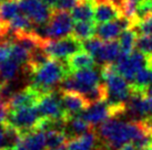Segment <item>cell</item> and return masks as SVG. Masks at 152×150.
<instances>
[{"label":"cell","instance_id":"obj_4","mask_svg":"<svg viewBox=\"0 0 152 150\" xmlns=\"http://www.w3.org/2000/svg\"><path fill=\"white\" fill-rule=\"evenodd\" d=\"M114 64L119 74L123 76L130 84H132L138 71L148 67V56L140 51L134 50L128 56L121 54Z\"/></svg>","mask_w":152,"mask_h":150},{"label":"cell","instance_id":"obj_28","mask_svg":"<svg viewBox=\"0 0 152 150\" xmlns=\"http://www.w3.org/2000/svg\"><path fill=\"white\" fill-rule=\"evenodd\" d=\"M82 44H83V50L87 51L88 53H90L93 58H96V56H97L98 53L100 52L102 45H103V42H102V40H100L99 38L94 37V38H92V39H90V40L83 41Z\"/></svg>","mask_w":152,"mask_h":150},{"label":"cell","instance_id":"obj_22","mask_svg":"<svg viewBox=\"0 0 152 150\" xmlns=\"http://www.w3.org/2000/svg\"><path fill=\"white\" fill-rule=\"evenodd\" d=\"M137 40H138V33L133 28L123 31L121 35L119 37V44L121 48V53L126 56L130 55L135 49Z\"/></svg>","mask_w":152,"mask_h":150},{"label":"cell","instance_id":"obj_23","mask_svg":"<svg viewBox=\"0 0 152 150\" xmlns=\"http://www.w3.org/2000/svg\"><path fill=\"white\" fill-rule=\"evenodd\" d=\"M23 67L17 62L9 58L0 64V79L2 82H13L18 77Z\"/></svg>","mask_w":152,"mask_h":150},{"label":"cell","instance_id":"obj_12","mask_svg":"<svg viewBox=\"0 0 152 150\" xmlns=\"http://www.w3.org/2000/svg\"><path fill=\"white\" fill-rule=\"evenodd\" d=\"M94 17L93 20L96 23L102 25L107 22L118 20L123 17V11L121 7L111 1V0H96Z\"/></svg>","mask_w":152,"mask_h":150},{"label":"cell","instance_id":"obj_33","mask_svg":"<svg viewBox=\"0 0 152 150\" xmlns=\"http://www.w3.org/2000/svg\"><path fill=\"white\" fill-rule=\"evenodd\" d=\"M6 133H7V124H0V149L6 148Z\"/></svg>","mask_w":152,"mask_h":150},{"label":"cell","instance_id":"obj_17","mask_svg":"<svg viewBox=\"0 0 152 150\" xmlns=\"http://www.w3.org/2000/svg\"><path fill=\"white\" fill-rule=\"evenodd\" d=\"M121 48L119 41H108L103 43L101 50L96 56V62L100 63L102 66L106 64H113L121 56Z\"/></svg>","mask_w":152,"mask_h":150},{"label":"cell","instance_id":"obj_41","mask_svg":"<svg viewBox=\"0 0 152 150\" xmlns=\"http://www.w3.org/2000/svg\"><path fill=\"white\" fill-rule=\"evenodd\" d=\"M111 1H113V2H115L118 6L122 7V4H123V1H124V0H111Z\"/></svg>","mask_w":152,"mask_h":150},{"label":"cell","instance_id":"obj_18","mask_svg":"<svg viewBox=\"0 0 152 150\" xmlns=\"http://www.w3.org/2000/svg\"><path fill=\"white\" fill-rule=\"evenodd\" d=\"M96 2V0H78L75 8L71 10L72 19L76 22L91 21L94 17Z\"/></svg>","mask_w":152,"mask_h":150},{"label":"cell","instance_id":"obj_29","mask_svg":"<svg viewBox=\"0 0 152 150\" xmlns=\"http://www.w3.org/2000/svg\"><path fill=\"white\" fill-rule=\"evenodd\" d=\"M135 50L142 52L145 55L152 54V35H141L138 37Z\"/></svg>","mask_w":152,"mask_h":150},{"label":"cell","instance_id":"obj_8","mask_svg":"<svg viewBox=\"0 0 152 150\" xmlns=\"http://www.w3.org/2000/svg\"><path fill=\"white\" fill-rule=\"evenodd\" d=\"M20 9L34 25L48 23L53 12L42 0H20Z\"/></svg>","mask_w":152,"mask_h":150},{"label":"cell","instance_id":"obj_19","mask_svg":"<svg viewBox=\"0 0 152 150\" xmlns=\"http://www.w3.org/2000/svg\"><path fill=\"white\" fill-rule=\"evenodd\" d=\"M97 25L94 21H79L73 25L72 35L79 39L80 41H87L94 38Z\"/></svg>","mask_w":152,"mask_h":150},{"label":"cell","instance_id":"obj_42","mask_svg":"<svg viewBox=\"0 0 152 150\" xmlns=\"http://www.w3.org/2000/svg\"><path fill=\"white\" fill-rule=\"evenodd\" d=\"M0 150H13V148H8V147H6V148H1Z\"/></svg>","mask_w":152,"mask_h":150},{"label":"cell","instance_id":"obj_6","mask_svg":"<svg viewBox=\"0 0 152 150\" xmlns=\"http://www.w3.org/2000/svg\"><path fill=\"white\" fill-rule=\"evenodd\" d=\"M37 108L41 117L51 118L56 120H67L62 106H61L60 92L53 91L49 94L41 96L37 104Z\"/></svg>","mask_w":152,"mask_h":150},{"label":"cell","instance_id":"obj_5","mask_svg":"<svg viewBox=\"0 0 152 150\" xmlns=\"http://www.w3.org/2000/svg\"><path fill=\"white\" fill-rule=\"evenodd\" d=\"M72 21L73 19L68 11L53 10L50 20L47 23L50 41L69 37L73 30Z\"/></svg>","mask_w":152,"mask_h":150},{"label":"cell","instance_id":"obj_38","mask_svg":"<svg viewBox=\"0 0 152 150\" xmlns=\"http://www.w3.org/2000/svg\"><path fill=\"white\" fill-rule=\"evenodd\" d=\"M13 150H28V149H27V148H26V147L21 144V141H20V144H19L18 146L15 147V148H13Z\"/></svg>","mask_w":152,"mask_h":150},{"label":"cell","instance_id":"obj_16","mask_svg":"<svg viewBox=\"0 0 152 150\" xmlns=\"http://www.w3.org/2000/svg\"><path fill=\"white\" fill-rule=\"evenodd\" d=\"M66 62H67L68 69H69L71 74L75 72L81 71V70L93 69L97 64L96 58L85 50L80 51L70 58H68L66 60Z\"/></svg>","mask_w":152,"mask_h":150},{"label":"cell","instance_id":"obj_44","mask_svg":"<svg viewBox=\"0 0 152 150\" xmlns=\"http://www.w3.org/2000/svg\"><path fill=\"white\" fill-rule=\"evenodd\" d=\"M135 1H138V2H139V1H140V0H135Z\"/></svg>","mask_w":152,"mask_h":150},{"label":"cell","instance_id":"obj_25","mask_svg":"<svg viewBox=\"0 0 152 150\" xmlns=\"http://www.w3.org/2000/svg\"><path fill=\"white\" fill-rule=\"evenodd\" d=\"M152 17V0H140L134 12V25H138L142 21Z\"/></svg>","mask_w":152,"mask_h":150},{"label":"cell","instance_id":"obj_24","mask_svg":"<svg viewBox=\"0 0 152 150\" xmlns=\"http://www.w3.org/2000/svg\"><path fill=\"white\" fill-rule=\"evenodd\" d=\"M68 139L62 130H50L46 133V150H56L67 144Z\"/></svg>","mask_w":152,"mask_h":150},{"label":"cell","instance_id":"obj_1","mask_svg":"<svg viewBox=\"0 0 152 150\" xmlns=\"http://www.w3.org/2000/svg\"><path fill=\"white\" fill-rule=\"evenodd\" d=\"M70 75L71 73L68 69L66 60L50 58L43 66L29 75L31 82L30 86L43 96L53 92L56 86H60V84Z\"/></svg>","mask_w":152,"mask_h":150},{"label":"cell","instance_id":"obj_9","mask_svg":"<svg viewBox=\"0 0 152 150\" xmlns=\"http://www.w3.org/2000/svg\"><path fill=\"white\" fill-rule=\"evenodd\" d=\"M134 28V22L128 17H121L118 20L102 23L97 25L96 29V37L102 41H113L121 35L123 31Z\"/></svg>","mask_w":152,"mask_h":150},{"label":"cell","instance_id":"obj_21","mask_svg":"<svg viewBox=\"0 0 152 150\" xmlns=\"http://www.w3.org/2000/svg\"><path fill=\"white\" fill-rule=\"evenodd\" d=\"M20 13V0H4L0 2V19L4 23H9Z\"/></svg>","mask_w":152,"mask_h":150},{"label":"cell","instance_id":"obj_32","mask_svg":"<svg viewBox=\"0 0 152 150\" xmlns=\"http://www.w3.org/2000/svg\"><path fill=\"white\" fill-rule=\"evenodd\" d=\"M78 0H58L53 10H60V11H69L75 8Z\"/></svg>","mask_w":152,"mask_h":150},{"label":"cell","instance_id":"obj_3","mask_svg":"<svg viewBox=\"0 0 152 150\" xmlns=\"http://www.w3.org/2000/svg\"><path fill=\"white\" fill-rule=\"evenodd\" d=\"M43 49L51 58L67 60L68 58L83 50V44L82 41L71 34L59 40L48 41L45 43Z\"/></svg>","mask_w":152,"mask_h":150},{"label":"cell","instance_id":"obj_35","mask_svg":"<svg viewBox=\"0 0 152 150\" xmlns=\"http://www.w3.org/2000/svg\"><path fill=\"white\" fill-rule=\"evenodd\" d=\"M42 1L48 6V7H50L51 9H55L56 4H57L58 0H42Z\"/></svg>","mask_w":152,"mask_h":150},{"label":"cell","instance_id":"obj_10","mask_svg":"<svg viewBox=\"0 0 152 150\" xmlns=\"http://www.w3.org/2000/svg\"><path fill=\"white\" fill-rule=\"evenodd\" d=\"M60 92L61 106L64 112L67 120L73 116H78L85 109L88 108L89 103L86 100L82 94L75 92Z\"/></svg>","mask_w":152,"mask_h":150},{"label":"cell","instance_id":"obj_40","mask_svg":"<svg viewBox=\"0 0 152 150\" xmlns=\"http://www.w3.org/2000/svg\"><path fill=\"white\" fill-rule=\"evenodd\" d=\"M149 93H152V77H151V82H150L148 88H147V91H145V94H149Z\"/></svg>","mask_w":152,"mask_h":150},{"label":"cell","instance_id":"obj_14","mask_svg":"<svg viewBox=\"0 0 152 150\" xmlns=\"http://www.w3.org/2000/svg\"><path fill=\"white\" fill-rule=\"evenodd\" d=\"M99 137L94 129L82 135L80 137L68 140L66 144L67 150H97L99 147Z\"/></svg>","mask_w":152,"mask_h":150},{"label":"cell","instance_id":"obj_43","mask_svg":"<svg viewBox=\"0 0 152 150\" xmlns=\"http://www.w3.org/2000/svg\"><path fill=\"white\" fill-rule=\"evenodd\" d=\"M1 84H2V81H1V79H0V86H1Z\"/></svg>","mask_w":152,"mask_h":150},{"label":"cell","instance_id":"obj_27","mask_svg":"<svg viewBox=\"0 0 152 150\" xmlns=\"http://www.w3.org/2000/svg\"><path fill=\"white\" fill-rule=\"evenodd\" d=\"M83 97L89 103V105L96 104L99 102H103L107 98V87L104 84H98L97 86L92 87L86 93Z\"/></svg>","mask_w":152,"mask_h":150},{"label":"cell","instance_id":"obj_7","mask_svg":"<svg viewBox=\"0 0 152 150\" xmlns=\"http://www.w3.org/2000/svg\"><path fill=\"white\" fill-rule=\"evenodd\" d=\"M126 115L130 117L131 121H143L150 117V109L145 92L132 87V94L127 103Z\"/></svg>","mask_w":152,"mask_h":150},{"label":"cell","instance_id":"obj_15","mask_svg":"<svg viewBox=\"0 0 152 150\" xmlns=\"http://www.w3.org/2000/svg\"><path fill=\"white\" fill-rule=\"evenodd\" d=\"M92 129H94L92 126L89 125L80 115H78V116H73L71 118H69L66 121L64 133L68 140H71V139L80 137L82 135L89 133Z\"/></svg>","mask_w":152,"mask_h":150},{"label":"cell","instance_id":"obj_13","mask_svg":"<svg viewBox=\"0 0 152 150\" xmlns=\"http://www.w3.org/2000/svg\"><path fill=\"white\" fill-rule=\"evenodd\" d=\"M40 97L41 95L32 86L29 85L13 94L11 100L8 103V108L9 110H17L21 108L34 107V106H37Z\"/></svg>","mask_w":152,"mask_h":150},{"label":"cell","instance_id":"obj_37","mask_svg":"<svg viewBox=\"0 0 152 150\" xmlns=\"http://www.w3.org/2000/svg\"><path fill=\"white\" fill-rule=\"evenodd\" d=\"M147 98H148L149 109H150V117H152V93L147 94Z\"/></svg>","mask_w":152,"mask_h":150},{"label":"cell","instance_id":"obj_46","mask_svg":"<svg viewBox=\"0 0 152 150\" xmlns=\"http://www.w3.org/2000/svg\"><path fill=\"white\" fill-rule=\"evenodd\" d=\"M97 150H98V149H97Z\"/></svg>","mask_w":152,"mask_h":150},{"label":"cell","instance_id":"obj_26","mask_svg":"<svg viewBox=\"0 0 152 150\" xmlns=\"http://www.w3.org/2000/svg\"><path fill=\"white\" fill-rule=\"evenodd\" d=\"M12 61L17 62L18 64H20L22 67H25L30 58V52L27 49H25L23 46H21L20 44H18L16 42L12 43L11 46V52H10V58Z\"/></svg>","mask_w":152,"mask_h":150},{"label":"cell","instance_id":"obj_11","mask_svg":"<svg viewBox=\"0 0 152 150\" xmlns=\"http://www.w3.org/2000/svg\"><path fill=\"white\" fill-rule=\"evenodd\" d=\"M80 116L94 128L96 126L101 125L110 118H113V114L107 100H103L89 105L88 108L81 112Z\"/></svg>","mask_w":152,"mask_h":150},{"label":"cell","instance_id":"obj_39","mask_svg":"<svg viewBox=\"0 0 152 150\" xmlns=\"http://www.w3.org/2000/svg\"><path fill=\"white\" fill-rule=\"evenodd\" d=\"M148 69L152 71V54L148 56Z\"/></svg>","mask_w":152,"mask_h":150},{"label":"cell","instance_id":"obj_45","mask_svg":"<svg viewBox=\"0 0 152 150\" xmlns=\"http://www.w3.org/2000/svg\"><path fill=\"white\" fill-rule=\"evenodd\" d=\"M1 1H4V0H0V2H1Z\"/></svg>","mask_w":152,"mask_h":150},{"label":"cell","instance_id":"obj_30","mask_svg":"<svg viewBox=\"0 0 152 150\" xmlns=\"http://www.w3.org/2000/svg\"><path fill=\"white\" fill-rule=\"evenodd\" d=\"M133 29L141 35H152V17L134 25Z\"/></svg>","mask_w":152,"mask_h":150},{"label":"cell","instance_id":"obj_31","mask_svg":"<svg viewBox=\"0 0 152 150\" xmlns=\"http://www.w3.org/2000/svg\"><path fill=\"white\" fill-rule=\"evenodd\" d=\"M12 43V41H9V40L0 41V64L4 63V61H7V60H9Z\"/></svg>","mask_w":152,"mask_h":150},{"label":"cell","instance_id":"obj_34","mask_svg":"<svg viewBox=\"0 0 152 150\" xmlns=\"http://www.w3.org/2000/svg\"><path fill=\"white\" fill-rule=\"evenodd\" d=\"M8 33H9L8 23H4V21L0 19V41L7 40L8 39Z\"/></svg>","mask_w":152,"mask_h":150},{"label":"cell","instance_id":"obj_20","mask_svg":"<svg viewBox=\"0 0 152 150\" xmlns=\"http://www.w3.org/2000/svg\"><path fill=\"white\" fill-rule=\"evenodd\" d=\"M21 144L28 150H46V133L34 130L22 136Z\"/></svg>","mask_w":152,"mask_h":150},{"label":"cell","instance_id":"obj_36","mask_svg":"<svg viewBox=\"0 0 152 150\" xmlns=\"http://www.w3.org/2000/svg\"><path fill=\"white\" fill-rule=\"evenodd\" d=\"M119 150H138L135 148V146L133 144H127V145H124L123 147H121Z\"/></svg>","mask_w":152,"mask_h":150},{"label":"cell","instance_id":"obj_2","mask_svg":"<svg viewBox=\"0 0 152 150\" xmlns=\"http://www.w3.org/2000/svg\"><path fill=\"white\" fill-rule=\"evenodd\" d=\"M42 117L37 106L21 108L17 110H9L6 124L11 126L21 133V136L29 133L36 129L39 120Z\"/></svg>","mask_w":152,"mask_h":150}]
</instances>
